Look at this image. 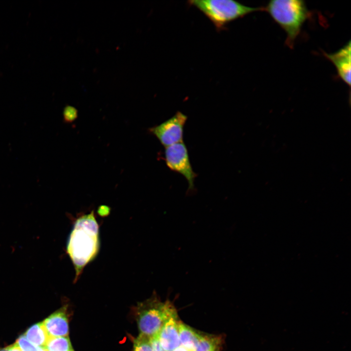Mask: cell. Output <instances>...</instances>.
<instances>
[{"instance_id":"7c38bea8","label":"cell","mask_w":351,"mask_h":351,"mask_svg":"<svg viewBox=\"0 0 351 351\" xmlns=\"http://www.w3.org/2000/svg\"><path fill=\"white\" fill-rule=\"evenodd\" d=\"M221 338L214 335H203L194 351H219Z\"/></svg>"},{"instance_id":"44dd1931","label":"cell","mask_w":351,"mask_h":351,"mask_svg":"<svg viewBox=\"0 0 351 351\" xmlns=\"http://www.w3.org/2000/svg\"><path fill=\"white\" fill-rule=\"evenodd\" d=\"M0 351H7V347L0 349Z\"/></svg>"},{"instance_id":"277c9868","label":"cell","mask_w":351,"mask_h":351,"mask_svg":"<svg viewBox=\"0 0 351 351\" xmlns=\"http://www.w3.org/2000/svg\"><path fill=\"white\" fill-rule=\"evenodd\" d=\"M176 313L175 308L169 301L163 303L151 299L141 303L136 310L140 334L150 338L157 336L165 323Z\"/></svg>"},{"instance_id":"7a4b0ae2","label":"cell","mask_w":351,"mask_h":351,"mask_svg":"<svg viewBox=\"0 0 351 351\" xmlns=\"http://www.w3.org/2000/svg\"><path fill=\"white\" fill-rule=\"evenodd\" d=\"M287 35L286 44L292 48L310 12L303 0H272L264 7Z\"/></svg>"},{"instance_id":"e0dca14e","label":"cell","mask_w":351,"mask_h":351,"mask_svg":"<svg viewBox=\"0 0 351 351\" xmlns=\"http://www.w3.org/2000/svg\"><path fill=\"white\" fill-rule=\"evenodd\" d=\"M150 341L153 351H165L160 344L157 335L150 338Z\"/></svg>"},{"instance_id":"5b68a950","label":"cell","mask_w":351,"mask_h":351,"mask_svg":"<svg viewBox=\"0 0 351 351\" xmlns=\"http://www.w3.org/2000/svg\"><path fill=\"white\" fill-rule=\"evenodd\" d=\"M165 161L172 171L182 175L188 183V189L194 190L197 175L192 167L187 147L183 141L165 148Z\"/></svg>"},{"instance_id":"ba28073f","label":"cell","mask_w":351,"mask_h":351,"mask_svg":"<svg viewBox=\"0 0 351 351\" xmlns=\"http://www.w3.org/2000/svg\"><path fill=\"white\" fill-rule=\"evenodd\" d=\"M176 313L172 315L164 324L157 337L160 344L165 351H172L178 347L180 341L178 323Z\"/></svg>"},{"instance_id":"8fae6325","label":"cell","mask_w":351,"mask_h":351,"mask_svg":"<svg viewBox=\"0 0 351 351\" xmlns=\"http://www.w3.org/2000/svg\"><path fill=\"white\" fill-rule=\"evenodd\" d=\"M26 338L34 345L44 348L49 337L42 322L33 325L24 334Z\"/></svg>"},{"instance_id":"9a60e30c","label":"cell","mask_w":351,"mask_h":351,"mask_svg":"<svg viewBox=\"0 0 351 351\" xmlns=\"http://www.w3.org/2000/svg\"><path fill=\"white\" fill-rule=\"evenodd\" d=\"M21 351H39V347H38L31 343L25 336L24 334L20 336L16 341Z\"/></svg>"},{"instance_id":"2e32d148","label":"cell","mask_w":351,"mask_h":351,"mask_svg":"<svg viewBox=\"0 0 351 351\" xmlns=\"http://www.w3.org/2000/svg\"><path fill=\"white\" fill-rule=\"evenodd\" d=\"M63 117L64 122L69 123H72L74 122L78 117V110L72 106L67 105L64 108Z\"/></svg>"},{"instance_id":"30bf717a","label":"cell","mask_w":351,"mask_h":351,"mask_svg":"<svg viewBox=\"0 0 351 351\" xmlns=\"http://www.w3.org/2000/svg\"><path fill=\"white\" fill-rule=\"evenodd\" d=\"M178 333L180 345L188 351H194L201 334L180 321L178 323Z\"/></svg>"},{"instance_id":"d6986e66","label":"cell","mask_w":351,"mask_h":351,"mask_svg":"<svg viewBox=\"0 0 351 351\" xmlns=\"http://www.w3.org/2000/svg\"><path fill=\"white\" fill-rule=\"evenodd\" d=\"M172 351H188L183 346L180 345L178 347L173 350Z\"/></svg>"},{"instance_id":"ac0fdd59","label":"cell","mask_w":351,"mask_h":351,"mask_svg":"<svg viewBox=\"0 0 351 351\" xmlns=\"http://www.w3.org/2000/svg\"><path fill=\"white\" fill-rule=\"evenodd\" d=\"M7 351H21L16 343L7 347Z\"/></svg>"},{"instance_id":"4fadbf2b","label":"cell","mask_w":351,"mask_h":351,"mask_svg":"<svg viewBox=\"0 0 351 351\" xmlns=\"http://www.w3.org/2000/svg\"><path fill=\"white\" fill-rule=\"evenodd\" d=\"M44 348L47 351H74L68 336L50 337Z\"/></svg>"},{"instance_id":"8992f818","label":"cell","mask_w":351,"mask_h":351,"mask_svg":"<svg viewBox=\"0 0 351 351\" xmlns=\"http://www.w3.org/2000/svg\"><path fill=\"white\" fill-rule=\"evenodd\" d=\"M187 116L177 111L161 124L149 129L165 148L183 141L184 127Z\"/></svg>"},{"instance_id":"ffe728a7","label":"cell","mask_w":351,"mask_h":351,"mask_svg":"<svg viewBox=\"0 0 351 351\" xmlns=\"http://www.w3.org/2000/svg\"><path fill=\"white\" fill-rule=\"evenodd\" d=\"M39 351H47L44 348H40Z\"/></svg>"},{"instance_id":"6da1fadb","label":"cell","mask_w":351,"mask_h":351,"mask_svg":"<svg viewBox=\"0 0 351 351\" xmlns=\"http://www.w3.org/2000/svg\"><path fill=\"white\" fill-rule=\"evenodd\" d=\"M94 214L92 211L76 221L68 241L67 251L74 265L76 278L99 249L98 226Z\"/></svg>"},{"instance_id":"5bb4252c","label":"cell","mask_w":351,"mask_h":351,"mask_svg":"<svg viewBox=\"0 0 351 351\" xmlns=\"http://www.w3.org/2000/svg\"><path fill=\"white\" fill-rule=\"evenodd\" d=\"M133 351H153L150 338L139 334L134 341Z\"/></svg>"},{"instance_id":"3957f363","label":"cell","mask_w":351,"mask_h":351,"mask_svg":"<svg viewBox=\"0 0 351 351\" xmlns=\"http://www.w3.org/2000/svg\"><path fill=\"white\" fill-rule=\"evenodd\" d=\"M188 3L201 12L217 31L226 29L230 22L249 14L264 11L263 7H249L232 0H191Z\"/></svg>"},{"instance_id":"9c48e42d","label":"cell","mask_w":351,"mask_h":351,"mask_svg":"<svg viewBox=\"0 0 351 351\" xmlns=\"http://www.w3.org/2000/svg\"><path fill=\"white\" fill-rule=\"evenodd\" d=\"M42 322L49 336H68L69 326L65 308L54 312Z\"/></svg>"},{"instance_id":"52a82bcc","label":"cell","mask_w":351,"mask_h":351,"mask_svg":"<svg viewBox=\"0 0 351 351\" xmlns=\"http://www.w3.org/2000/svg\"><path fill=\"white\" fill-rule=\"evenodd\" d=\"M351 41L335 52L324 56L334 65L339 77L349 86H351Z\"/></svg>"}]
</instances>
